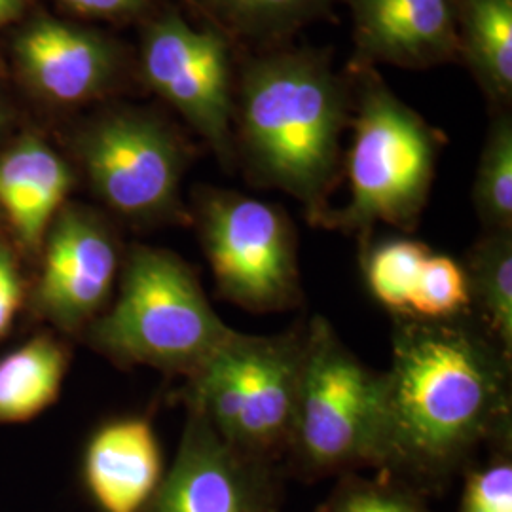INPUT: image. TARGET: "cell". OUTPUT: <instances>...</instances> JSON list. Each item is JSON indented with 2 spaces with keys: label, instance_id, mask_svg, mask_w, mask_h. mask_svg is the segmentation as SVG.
<instances>
[{
  "label": "cell",
  "instance_id": "cell-1",
  "mask_svg": "<svg viewBox=\"0 0 512 512\" xmlns=\"http://www.w3.org/2000/svg\"><path fill=\"white\" fill-rule=\"evenodd\" d=\"M376 471L421 495L444 490L482 444L511 452L512 355L471 311L391 313Z\"/></svg>",
  "mask_w": 512,
  "mask_h": 512
},
{
  "label": "cell",
  "instance_id": "cell-2",
  "mask_svg": "<svg viewBox=\"0 0 512 512\" xmlns=\"http://www.w3.org/2000/svg\"><path fill=\"white\" fill-rule=\"evenodd\" d=\"M351 88L323 52H272L251 59L234 93L236 165L251 183L304 205L311 224L342 179V135Z\"/></svg>",
  "mask_w": 512,
  "mask_h": 512
},
{
  "label": "cell",
  "instance_id": "cell-3",
  "mask_svg": "<svg viewBox=\"0 0 512 512\" xmlns=\"http://www.w3.org/2000/svg\"><path fill=\"white\" fill-rule=\"evenodd\" d=\"M357 110L344 171L349 202L329 207L313 226L357 239L361 255L378 224L416 230L429 202L444 135L410 109L374 67L353 65Z\"/></svg>",
  "mask_w": 512,
  "mask_h": 512
},
{
  "label": "cell",
  "instance_id": "cell-4",
  "mask_svg": "<svg viewBox=\"0 0 512 512\" xmlns=\"http://www.w3.org/2000/svg\"><path fill=\"white\" fill-rule=\"evenodd\" d=\"M194 268L165 249L131 247L118 298L88 327L90 344L122 366L190 378L232 336Z\"/></svg>",
  "mask_w": 512,
  "mask_h": 512
},
{
  "label": "cell",
  "instance_id": "cell-5",
  "mask_svg": "<svg viewBox=\"0 0 512 512\" xmlns=\"http://www.w3.org/2000/svg\"><path fill=\"white\" fill-rule=\"evenodd\" d=\"M382 372L344 344L329 319L306 323L285 475L315 482L376 469Z\"/></svg>",
  "mask_w": 512,
  "mask_h": 512
},
{
  "label": "cell",
  "instance_id": "cell-6",
  "mask_svg": "<svg viewBox=\"0 0 512 512\" xmlns=\"http://www.w3.org/2000/svg\"><path fill=\"white\" fill-rule=\"evenodd\" d=\"M306 325L258 336L234 330L177 399L239 452L283 465L293 429Z\"/></svg>",
  "mask_w": 512,
  "mask_h": 512
},
{
  "label": "cell",
  "instance_id": "cell-7",
  "mask_svg": "<svg viewBox=\"0 0 512 512\" xmlns=\"http://www.w3.org/2000/svg\"><path fill=\"white\" fill-rule=\"evenodd\" d=\"M190 217L220 298L255 313L302 304L296 230L283 207L202 186Z\"/></svg>",
  "mask_w": 512,
  "mask_h": 512
},
{
  "label": "cell",
  "instance_id": "cell-8",
  "mask_svg": "<svg viewBox=\"0 0 512 512\" xmlns=\"http://www.w3.org/2000/svg\"><path fill=\"white\" fill-rule=\"evenodd\" d=\"M76 152L97 198L122 219L192 224L181 198L190 148L156 114L103 112L80 129Z\"/></svg>",
  "mask_w": 512,
  "mask_h": 512
},
{
  "label": "cell",
  "instance_id": "cell-9",
  "mask_svg": "<svg viewBox=\"0 0 512 512\" xmlns=\"http://www.w3.org/2000/svg\"><path fill=\"white\" fill-rule=\"evenodd\" d=\"M230 44L215 29L192 27L173 8L150 16L141 33L148 88L183 116L224 167H236Z\"/></svg>",
  "mask_w": 512,
  "mask_h": 512
},
{
  "label": "cell",
  "instance_id": "cell-10",
  "mask_svg": "<svg viewBox=\"0 0 512 512\" xmlns=\"http://www.w3.org/2000/svg\"><path fill=\"white\" fill-rule=\"evenodd\" d=\"M283 465L251 458L188 410L175 461L139 512H283Z\"/></svg>",
  "mask_w": 512,
  "mask_h": 512
},
{
  "label": "cell",
  "instance_id": "cell-11",
  "mask_svg": "<svg viewBox=\"0 0 512 512\" xmlns=\"http://www.w3.org/2000/svg\"><path fill=\"white\" fill-rule=\"evenodd\" d=\"M120 249L109 222L82 205H63L48 236L37 308L63 330L90 327L118 275Z\"/></svg>",
  "mask_w": 512,
  "mask_h": 512
},
{
  "label": "cell",
  "instance_id": "cell-12",
  "mask_svg": "<svg viewBox=\"0 0 512 512\" xmlns=\"http://www.w3.org/2000/svg\"><path fill=\"white\" fill-rule=\"evenodd\" d=\"M12 54L25 86L61 107L112 92L126 67L118 42L55 18L29 21L14 38Z\"/></svg>",
  "mask_w": 512,
  "mask_h": 512
},
{
  "label": "cell",
  "instance_id": "cell-13",
  "mask_svg": "<svg viewBox=\"0 0 512 512\" xmlns=\"http://www.w3.org/2000/svg\"><path fill=\"white\" fill-rule=\"evenodd\" d=\"M353 65L429 69L459 59L452 0H348Z\"/></svg>",
  "mask_w": 512,
  "mask_h": 512
},
{
  "label": "cell",
  "instance_id": "cell-14",
  "mask_svg": "<svg viewBox=\"0 0 512 512\" xmlns=\"http://www.w3.org/2000/svg\"><path fill=\"white\" fill-rule=\"evenodd\" d=\"M73 181L69 164L35 135L0 154V211L27 251L37 253L44 245Z\"/></svg>",
  "mask_w": 512,
  "mask_h": 512
},
{
  "label": "cell",
  "instance_id": "cell-15",
  "mask_svg": "<svg viewBox=\"0 0 512 512\" xmlns=\"http://www.w3.org/2000/svg\"><path fill=\"white\" fill-rule=\"evenodd\" d=\"M84 478L103 512H139L162 480V452L145 418L110 421L95 431Z\"/></svg>",
  "mask_w": 512,
  "mask_h": 512
},
{
  "label": "cell",
  "instance_id": "cell-16",
  "mask_svg": "<svg viewBox=\"0 0 512 512\" xmlns=\"http://www.w3.org/2000/svg\"><path fill=\"white\" fill-rule=\"evenodd\" d=\"M459 59L497 109L511 105L512 0H452Z\"/></svg>",
  "mask_w": 512,
  "mask_h": 512
},
{
  "label": "cell",
  "instance_id": "cell-17",
  "mask_svg": "<svg viewBox=\"0 0 512 512\" xmlns=\"http://www.w3.org/2000/svg\"><path fill=\"white\" fill-rule=\"evenodd\" d=\"M65 372L67 351L50 336H37L0 357V423L44 412L57 399Z\"/></svg>",
  "mask_w": 512,
  "mask_h": 512
},
{
  "label": "cell",
  "instance_id": "cell-18",
  "mask_svg": "<svg viewBox=\"0 0 512 512\" xmlns=\"http://www.w3.org/2000/svg\"><path fill=\"white\" fill-rule=\"evenodd\" d=\"M230 42L272 44L329 14L334 0H186Z\"/></svg>",
  "mask_w": 512,
  "mask_h": 512
},
{
  "label": "cell",
  "instance_id": "cell-19",
  "mask_svg": "<svg viewBox=\"0 0 512 512\" xmlns=\"http://www.w3.org/2000/svg\"><path fill=\"white\" fill-rule=\"evenodd\" d=\"M461 266L476 319L512 355V232H484Z\"/></svg>",
  "mask_w": 512,
  "mask_h": 512
},
{
  "label": "cell",
  "instance_id": "cell-20",
  "mask_svg": "<svg viewBox=\"0 0 512 512\" xmlns=\"http://www.w3.org/2000/svg\"><path fill=\"white\" fill-rule=\"evenodd\" d=\"M473 203L484 232H512V116L495 110L476 167Z\"/></svg>",
  "mask_w": 512,
  "mask_h": 512
},
{
  "label": "cell",
  "instance_id": "cell-21",
  "mask_svg": "<svg viewBox=\"0 0 512 512\" xmlns=\"http://www.w3.org/2000/svg\"><path fill=\"white\" fill-rule=\"evenodd\" d=\"M431 249L416 239H387L361 255L366 285L391 313L408 311L421 266Z\"/></svg>",
  "mask_w": 512,
  "mask_h": 512
},
{
  "label": "cell",
  "instance_id": "cell-22",
  "mask_svg": "<svg viewBox=\"0 0 512 512\" xmlns=\"http://www.w3.org/2000/svg\"><path fill=\"white\" fill-rule=\"evenodd\" d=\"M317 512H433L423 495L401 480L380 475L376 478L348 473L325 499Z\"/></svg>",
  "mask_w": 512,
  "mask_h": 512
},
{
  "label": "cell",
  "instance_id": "cell-23",
  "mask_svg": "<svg viewBox=\"0 0 512 512\" xmlns=\"http://www.w3.org/2000/svg\"><path fill=\"white\" fill-rule=\"evenodd\" d=\"M408 311L425 319H448L471 311L467 277L458 260L435 253L425 258Z\"/></svg>",
  "mask_w": 512,
  "mask_h": 512
},
{
  "label": "cell",
  "instance_id": "cell-24",
  "mask_svg": "<svg viewBox=\"0 0 512 512\" xmlns=\"http://www.w3.org/2000/svg\"><path fill=\"white\" fill-rule=\"evenodd\" d=\"M461 512H512L511 454L467 473Z\"/></svg>",
  "mask_w": 512,
  "mask_h": 512
},
{
  "label": "cell",
  "instance_id": "cell-25",
  "mask_svg": "<svg viewBox=\"0 0 512 512\" xmlns=\"http://www.w3.org/2000/svg\"><path fill=\"white\" fill-rule=\"evenodd\" d=\"M63 8L82 18L124 23L145 18L154 0H57Z\"/></svg>",
  "mask_w": 512,
  "mask_h": 512
},
{
  "label": "cell",
  "instance_id": "cell-26",
  "mask_svg": "<svg viewBox=\"0 0 512 512\" xmlns=\"http://www.w3.org/2000/svg\"><path fill=\"white\" fill-rule=\"evenodd\" d=\"M23 300L18 262L6 243L0 241V338L12 327Z\"/></svg>",
  "mask_w": 512,
  "mask_h": 512
},
{
  "label": "cell",
  "instance_id": "cell-27",
  "mask_svg": "<svg viewBox=\"0 0 512 512\" xmlns=\"http://www.w3.org/2000/svg\"><path fill=\"white\" fill-rule=\"evenodd\" d=\"M31 0H0V29L21 18Z\"/></svg>",
  "mask_w": 512,
  "mask_h": 512
},
{
  "label": "cell",
  "instance_id": "cell-28",
  "mask_svg": "<svg viewBox=\"0 0 512 512\" xmlns=\"http://www.w3.org/2000/svg\"><path fill=\"white\" fill-rule=\"evenodd\" d=\"M8 124H10V110L0 101V135L6 131Z\"/></svg>",
  "mask_w": 512,
  "mask_h": 512
}]
</instances>
